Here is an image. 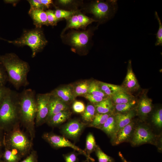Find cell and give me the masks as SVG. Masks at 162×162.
Instances as JSON below:
<instances>
[{
	"label": "cell",
	"instance_id": "cell-24",
	"mask_svg": "<svg viewBox=\"0 0 162 162\" xmlns=\"http://www.w3.org/2000/svg\"><path fill=\"white\" fill-rule=\"evenodd\" d=\"M97 113H106L111 112L113 108L112 102L110 98H107L94 105Z\"/></svg>",
	"mask_w": 162,
	"mask_h": 162
},
{
	"label": "cell",
	"instance_id": "cell-50",
	"mask_svg": "<svg viewBox=\"0 0 162 162\" xmlns=\"http://www.w3.org/2000/svg\"><path fill=\"white\" fill-rule=\"evenodd\" d=\"M88 162V160H87L83 161L82 162Z\"/></svg>",
	"mask_w": 162,
	"mask_h": 162
},
{
	"label": "cell",
	"instance_id": "cell-16",
	"mask_svg": "<svg viewBox=\"0 0 162 162\" xmlns=\"http://www.w3.org/2000/svg\"><path fill=\"white\" fill-rule=\"evenodd\" d=\"M50 95L48 119L59 112L69 110L68 105L58 98Z\"/></svg>",
	"mask_w": 162,
	"mask_h": 162
},
{
	"label": "cell",
	"instance_id": "cell-22",
	"mask_svg": "<svg viewBox=\"0 0 162 162\" xmlns=\"http://www.w3.org/2000/svg\"><path fill=\"white\" fill-rule=\"evenodd\" d=\"M91 81L85 80L71 85L74 95L76 98L78 96H83L88 93Z\"/></svg>",
	"mask_w": 162,
	"mask_h": 162
},
{
	"label": "cell",
	"instance_id": "cell-21",
	"mask_svg": "<svg viewBox=\"0 0 162 162\" xmlns=\"http://www.w3.org/2000/svg\"><path fill=\"white\" fill-rule=\"evenodd\" d=\"M152 100L146 96L140 99L138 104V113L143 116H147L152 110Z\"/></svg>",
	"mask_w": 162,
	"mask_h": 162
},
{
	"label": "cell",
	"instance_id": "cell-29",
	"mask_svg": "<svg viewBox=\"0 0 162 162\" xmlns=\"http://www.w3.org/2000/svg\"><path fill=\"white\" fill-rule=\"evenodd\" d=\"M88 93L104 98L108 97L100 89L98 83V81H91Z\"/></svg>",
	"mask_w": 162,
	"mask_h": 162
},
{
	"label": "cell",
	"instance_id": "cell-40",
	"mask_svg": "<svg viewBox=\"0 0 162 162\" xmlns=\"http://www.w3.org/2000/svg\"><path fill=\"white\" fill-rule=\"evenodd\" d=\"M94 105L101 102L104 98L101 96L87 93L82 96Z\"/></svg>",
	"mask_w": 162,
	"mask_h": 162
},
{
	"label": "cell",
	"instance_id": "cell-34",
	"mask_svg": "<svg viewBox=\"0 0 162 162\" xmlns=\"http://www.w3.org/2000/svg\"><path fill=\"white\" fill-rule=\"evenodd\" d=\"M81 28H84L94 22H97L95 19L88 17L81 13L77 14Z\"/></svg>",
	"mask_w": 162,
	"mask_h": 162
},
{
	"label": "cell",
	"instance_id": "cell-36",
	"mask_svg": "<svg viewBox=\"0 0 162 162\" xmlns=\"http://www.w3.org/2000/svg\"><path fill=\"white\" fill-rule=\"evenodd\" d=\"M152 122L154 124L159 128L162 127V109L158 110L153 115Z\"/></svg>",
	"mask_w": 162,
	"mask_h": 162
},
{
	"label": "cell",
	"instance_id": "cell-28",
	"mask_svg": "<svg viewBox=\"0 0 162 162\" xmlns=\"http://www.w3.org/2000/svg\"><path fill=\"white\" fill-rule=\"evenodd\" d=\"M96 113L94 105L88 104L84 111L82 114V118L84 122L88 124L92 122Z\"/></svg>",
	"mask_w": 162,
	"mask_h": 162
},
{
	"label": "cell",
	"instance_id": "cell-30",
	"mask_svg": "<svg viewBox=\"0 0 162 162\" xmlns=\"http://www.w3.org/2000/svg\"><path fill=\"white\" fill-rule=\"evenodd\" d=\"M136 104V101L133 99L126 103L116 104L115 108L118 113H124L132 110Z\"/></svg>",
	"mask_w": 162,
	"mask_h": 162
},
{
	"label": "cell",
	"instance_id": "cell-25",
	"mask_svg": "<svg viewBox=\"0 0 162 162\" xmlns=\"http://www.w3.org/2000/svg\"><path fill=\"white\" fill-rule=\"evenodd\" d=\"M110 98L116 104L126 103L133 100V96L124 90L116 93Z\"/></svg>",
	"mask_w": 162,
	"mask_h": 162
},
{
	"label": "cell",
	"instance_id": "cell-17",
	"mask_svg": "<svg viewBox=\"0 0 162 162\" xmlns=\"http://www.w3.org/2000/svg\"><path fill=\"white\" fill-rule=\"evenodd\" d=\"M29 14L32 18L37 28H40L44 25H49L46 14L43 10L30 9Z\"/></svg>",
	"mask_w": 162,
	"mask_h": 162
},
{
	"label": "cell",
	"instance_id": "cell-7",
	"mask_svg": "<svg viewBox=\"0 0 162 162\" xmlns=\"http://www.w3.org/2000/svg\"><path fill=\"white\" fill-rule=\"evenodd\" d=\"M117 1L116 0L94 1L89 6V12L94 16L97 22L103 23L115 14L118 8Z\"/></svg>",
	"mask_w": 162,
	"mask_h": 162
},
{
	"label": "cell",
	"instance_id": "cell-6",
	"mask_svg": "<svg viewBox=\"0 0 162 162\" xmlns=\"http://www.w3.org/2000/svg\"><path fill=\"white\" fill-rule=\"evenodd\" d=\"M93 32V30L91 29L73 30L65 35H62V37L64 42L70 46L73 51L83 52L88 49Z\"/></svg>",
	"mask_w": 162,
	"mask_h": 162
},
{
	"label": "cell",
	"instance_id": "cell-32",
	"mask_svg": "<svg viewBox=\"0 0 162 162\" xmlns=\"http://www.w3.org/2000/svg\"><path fill=\"white\" fill-rule=\"evenodd\" d=\"M76 12L74 10L69 11L57 9L54 11V13L56 18L58 20L62 19H65L67 20L76 14Z\"/></svg>",
	"mask_w": 162,
	"mask_h": 162
},
{
	"label": "cell",
	"instance_id": "cell-38",
	"mask_svg": "<svg viewBox=\"0 0 162 162\" xmlns=\"http://www.w3.org/2000/svg\"><path fill=\"white\" fill-rule=\"evenodd\" d=\"M46 12L47 14L48 25L52 26L56 25L58 20L56 18L54 12L49 10Z\"/></svg>",
	"mask_w": 162,
	"mask_h": 162
},
{
	"label": "cell",
	"instance_id": "cell-20",
	"mask_svg": "<svg viewBox=\"0 0 162 162\" xmlns=\"http://www.w3.org/2000/svg\"><path fill=\"white\" fill-rule=\"evenodd\" d=\"M102 91L109 97L111 98L116 93L124 90L122 86L98 81Z\"/></svg>",
	"mask_w": 162,
	"mask_h": 162
},
{
	"label": "cell",
	"instance_id": "cell-14",
	"mask_svg": "<svg viewBox=\"0 0 162 162\" xmlns=\"http://www.w3.org/2000/svg\"><path fill=\"white\" fill-rule=\"evenodd\" d=\"M135 125V122L132 121L119 130L112 140L114 143L115 145H118L127 140L132 135Z\"/></svg>",
	"mask_w": 162,
	"mask_h": 162
},
{
	"label": "cell",
	"instance_id": "cell-10",
	"mask_svg": "<svg viewBox=\"0 0 162 162\" xmlns=\"http://www.w3.org/2000/svg\"><path fill=\"white\" fill-rule=\"evenodd\" d=\"M156 137L148 127L140 125L134 128L131 142L135 146L145 143H153Z\"/></svg>",
	"mask_w": 162,
	"mask_h": 162
},
{
	"label": "cell",
	"instance_id": "cell-43",
	"mask_svg": "<svg viewBox=\"0 0 162 162\" xmlns=\"http://www.w3.org/2000/svg\"><path fill=\"white\" fill-rule=\"evenodd\" d=\"M30 5V10L42 9L44 8L40 0H28Z\"/></svg>",
	"mask_w": 162,
	"mask_h": 162
},
{
	"label": "cell",
	"instance_id": "cell-8",
	"mask_svg": "<svg viewBox=\"0 0 162 162\" xmlns=\"http://www.w3.org/2000/svg\"><path fill=\"white\" fill-rule=\"evenodd\" d=\"M50 96V93L36 94L37 110L35 123L36 126L41 125L48 119Z\"/></svg>",
	"mask_w": 162,
	"mask_h": 162
},
{
	"label": "cell",
	"instance_id": "cell-11",
	"mask_svg": "<svg viewBox=\"0 0 162 162\" xmlns=\"http://www.w3.org/2000/svg\"><path fill=\"white\" fill-rule=\"evenodd\" d=\"M88 124L80 121L74 119L70 121L64 125L61 132L65 137L76 140L80 136Z\"/></svg>",
	"mask_w": 162,
	"mask_h": 162
},
{
	"label": "cell",
	"instance_id": "cell-9",
	"mask_svg": "<svg viewBox=\"0 0 162 162\" xmlns=\"http://www.w3.org/2000/svg\"><path fill=\"white\" fill-rule=\"evenodd\" d=\"M42 137L52 147L56 148L67 147L72 148L77 151L80 154L86 156L88 162L90 161L89 158L84 150L75 145L64 136L51 133H46L43 134Z\"/></svg>",
	"mask_w": 162,
	"mask_h": 162
},
{
	"label": "cell",
	"instance_id": "cell-26",
	"mask_svg": "<svg viewBox=\"0 0 162 162\" xmlns=\"http://www.w3.org/2000/svg\"><path fill=\"white\" fill-rule=\"evenodd\" d=\"M97 146L93 135L91 133H89L86 138L85 148L84 150L91 161L93 162L94 160L91 157L90 154L95 151Z\"/></svg>",
	"mask_w": 162,
	"mask_h": 162
},
{
	"label": "cell",
	"instance_id": "cell-44",
	"mask_svg": "<svg viewBox=\"0 0 162 162\" xmlns=\"http://www.w3.org/2000/svg\"><path fill=\"white\" fill-rule=\"evenodd\" d=\"M4 132L0 129V159H2L3 154V148H4Z\"/></svg>",
	"mask_w": 162,
	"mask_h": 162
},
{
	"label": "cell",
	"instance_id": "cell-3",
	"mask_svg": "<svg viewBox=\"0 0 162 162\" xmlns=\"http://www.w3.org/2000/svg\"><path fill=\"white\" fill-rule=\"evenodd\" d=\"M20 123L18 93L10 89L0 103V129L6 132Z\"/></svg>",
	"mask_w": 162,
	"mask_h": 162
},
{
	"label": "cell",
	"instance_id": "cell-45",
	"mask_svg": "<svg viewBox=\"0 0 162 162\" xmlns=\"http://www.w3.org/2000/svg\"><path fill=\"white\" fill-rule=\"evenodd\" d=\"M9 89L10 88L6 87L5 86L0 85V103Z\"/></svg>",
	"mask_w": 162,
	"mask_h": 162
},
{
	"label": "cell",
	"instance_id": "cell-1",
	"mask_svg": "<svg viewBox=\"0 0 162 162\" xmlns=\"http://www.w3.org/2000/svg\"><path fill=\"white\" fill-rule=\"evenodd\" d=\"M0 62L6 71L8 81L16 89L28 85L27 76L30 68L27 62L12 53L0 55Z\"/></svg>",
	"mask_w": 162,
	"mask_h": 162
},
{
	"label": "cell",
	"instance_id": "cell-42",
	"mask_svg": "<svg viewBox=\"0 0 162 162\" xmlns=\"http://www.w3.org/2000/svg\"><path fill=\"white\" fill-rule=\"evenodd\" d=\"M20 162H38L37 152L35 150L32 151L27 157Z\"/></svg>",
	"mask_w": 162,
	"mask_h": 162
},
{
	"label": "cell",
	"instance_id": "cell-35",
	"mask_svg": "<svg viewBox=\"0 0 162 162\" xmlns=\"http://www.w3.org/2000/svg\"><path fill=\"white\" fill-rule=\"evenodd\" d=\"M155 15L159 24V28L157 33L156 34V41L155 44V45L161 46L162 45V24L161 21L158 16V13L156 11L155 12Z\"/></svg>",
	"mask_w": 162,
	"mask_h": 162
},
{
	"label": "cell",
	"instance_id": "cell-27",
	"mask_svg": "<svg viewBox=\"0 0 162 162\" xmlns=\"http://www.w3.org/2000/svg\"><path fill=\"white\" fill-rule=\"evenodd\" d=\"M112 115L111 112L106 113H97L92 122L88 124L87 126L100 129Z\"/></svg>",
	"mask_w": 162,
	"mask_h": 162
},
{
	"label": "cell",
	"instance_id": "cell-4",
	"mask_svg": "<svg viewBox=\"0 0 162 162\" xmlns=\"http://www.w3.org/2000/svg\"><path fill=\"white\" fill-rule=\"evenodd\" d=\"M32 140L21 129L20 124L4 132V147L16 149L22 157L28 154L32 146Z\"/></svg>",
	"mask_w": 162,
	"mask_h": 162
},
{
	"label": "cell",
	"instance_id": "cell-48",
	"mask_svg": "<svg viewBox=\"0 0 162 162\" xmlns=\"http://www.w3.org/2000/svg\"><path fill=\"white\" fill-rule=\"evenodd\" d=\"M119 156H120V157H121V159L124 162H129L128 161H127L123 157V156H122V154L120 153H119Z\"/></svg>",
	"mask_w": 162,
	"mask_h": 162
},
{
	"label": "cell",
	"instance_id": "cell-33",
	"mask_svg": "<svg viewBox=\"0 0 162 162\" xmlns=\"http://www.w3.org/2000/svg\"><path fill=\"white\" fill-rule=\"evenodd\" d=\"M95 152L98 162H114L113 159L104 153L98 146Z\"/></svg>",
	"mask_w": 162,
	"mask_h": 162
},
{
	"label": "cell",
	"instance_id": "cell-23",
	"mask_svg": "<svg viewBox=\"0 0 162 162\" xmlns=\"http://www.w3.org/2000/svg\"><path fill=\"white\" fill-rule=\"evenodd\" d=\"M100 129L113 139L116 132V124L114 116L111 115Z\"/></svg>",
	"mask_w": 162,
	"mask_h": 162
},
{
	"label": "cell",
	"instance_id": "cell-15",
	"mask_svg": "<svg viewBox=\"0 0 162 162\" xmlns=\"http://www.w3.org/2000/svg\"><path fill=\"white\" fill-rule=\"evenodd\" d=\"M135 114V112L133 110L124 113L117 112L115 114L114 116L116 122V130L114 138L119 130L129 124L132 121V119Z\"/></svg>",
	"mask_w": 162,
	"mask_h": 162
},
{
	"label": "cell",
	"instance_id": "cell-19",
	"mask_svg": "<svg viewBox=\"0 0 162 162\" xmlns=\"http://www.w3.org/2000/svg\"><path fill=\"white\" fill-rule=\"evenodd\" d=\"M2 158L4 162H19L23 157L16 149L4 147Z\"/></svg>",
	"mask_w": 162,
	"mask_h": 162
},
{
	"label": "cell",
	"instance_id": "cell-12",
	"mask_svg": "<svg viewBox=\"0 0 162 162\" xmlns=\"http://www.w3.org/2000/svg\"><path fill=\"white\" fill-rule=\"evenodd\" d=\"M50 93L51 95L58 98L68 105L73 102L75 98L71 85L58 87Z\"/></svg>",
	"mask_w": 162,
	"mask_h": 162
},
{
	"label": "cell",
	"instance_id": "cell-37",
	"mask_svg": "<svg viewBox=\"0 0 162 162\" xmlns=\"http://www.w3.org/2000/svg\"><path fill=\"white\" fill-rule=\"evenodd\" d=\"M86 107L84 103L80 100L74 101L72 106L73 111L77 113H82L85 110Z\"/></svg>",
	"mask_w": 162,
	"mask_h": 162
},
{
	"label": "cell",
	"instance_id": "cell-49",
	"mask_svg": "<svg viewBox=\"0 0 162 162\" xmlns=\"http://www.w3.org/2000/svg\"><path fill=\"white\" fill-rule=\"evenodd\" d=\"M0 40H4V41H6L8 42V40H5V39H4L3 38H0Z\"/></svg>",
	"mask_w": 162,
	"mask_h": 162
},
{
	"label": "cell",
	"instance_id": "cell-18",
	"mask_svg": "<svg viewBox=\"0 0 162 162\" xmlns=\"http://www.w3.org/2000/svg\"><path fill=\"white\" fill-rule=\"evenodd\" d=\"M72 113L69 110L59 112L50 117L46 121L50 126L55 127L63 123L71 116Z\"/></svg>",
	"mask_w": 162,
	"mask_h": 162
},
{
	"label": "cell",
	"instance_id": "cell-47",
	"mask_svg": "<svg viewBox=\"0 0 162 162\" xmlns=\"http://www.w3.org/2000/svg\"><path fill=\"white\" fill-rule=\"evenodd\" d=\"M58 3L62 5H68L73 3L74 1L70 0H60L58 1Z\"/></svg>",
	"mask_w": 162,
	"mask_h": 162
},
{
	"label": "cell",
	"instance_id": "cell-41",
	"mask_svg": "<svg viewBox=\"0 0 162 162\" xmlns=\"http://www.w3.org/2000/svg\"><path fill=\"white\" fill-rule=\"evenodd\" d=\"M8 81V78L6 71L0 62V85L5 86Z\"/></svg>",
	"mask_w": 162,
	"mask_h": 162
},
{
	"label": "cell",
	"instance_id": "cell-13",
	"mask_svg": "<svg viewBox=\"0 0 162 162\" xmlns=\"http://www.w3.org/2000/svg\"><path fill=\"white\" fill-rule=\"evenodd\" d=\"M122 86L129 93L136 91L140 88V85L132 68L130 60L129 61L127 74Z\"/></svg>",
	"mask_w": 162,
	"mask_h": 162
},
{
	"label": "cell",
	"instance_id": "cell-51",
	"mask_svg": "<svg viewBox=\"0 0 162 162\" xmlns=\"http://www.w3.org/2000/svg\"><path fill=\"white\" fill-rule=\"evenodd\" d=\"M0 162H4L1 159H0Z\"/></svg>",
	"mask_w": 162,
	"mask_h": 162
},
{
	"label": "cell",
	"instance_id": "cell-31",
	"mask_svg": "<svg viewBox=\"0 0 162 162\" xmlns=\"http://www.w3.org/2000/svg\"><path fill=\"white\" fill-rule=\"evenodd\" d=\"M67 24L62 33V34L66 30L70 29H78L81 28L77 14H75L67 20Z\"/></svg>",
	"mask_w": 162,
	"mask_h": 162
},
{
	"label": "cell",
	"instance_id": "cell-39",
	"mask_svg": "<svg viewBox=\"0 0 162 162\" xmlns=\"http://www.w3.org/2000/svg\"><path fill=\"white\" fill-rule=\"evenodd\" d=\"M80 154L75 152H72L63 155L65 162H78V156Z\"/></svg>",
	"mask_w": 162,
	"mask_h": 162
},
{
	"label": "cell",
	"instance_id": "cell-2",
	"mask_svg": "<svg viewBox=\"0 0 162 162\" xmlns=\"http://www.w3.org/2000/svg\"><path fill=\"white\" fill-rule=\"evenodd\" d=\"M36 94L34 90L25 89L18 93L20 122L26 128L32 140L35 136V120L37 114Z\"/></svg>",
	"mask_w": 162,
	"mask_h": 162
},
{
	"label": "cell",
	"instance_id": "cell-46",
	"mask_svg": "<svg viewBox=\"0 0 162 162\" xmlns=\"http://www.w3.org/2000/svg\"><path fill=\"white\" fill-rule=\"evenodd\" d=\"M40 1L44 8H48L53 4V2L51 0H40Z\"/></svg>",
	"mask_w": 162,
	"mask_h": 162
},
{
	"label": "cell",
	"instance_id": "cell-5",
	"mask_svg": "<svg viewBox=\"0 0 162 162\" xmlns=\"http://www.w3.org/2000/svg\"><path fill=\"white\" fill-rule=\"evenodd\" d=\"M8 42L19 46H28L32 50V58L41 51L47 43L42 31L39 28L26 31L20 38Z\"/></svg>",
	"mask_w": 162,
	"mask_h": 162
}]
</instances>
